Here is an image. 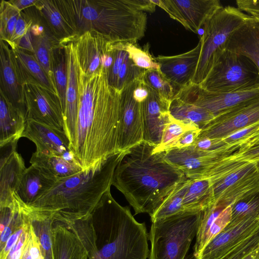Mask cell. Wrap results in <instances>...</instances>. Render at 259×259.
<instances>
[{
  "label": "cell",
  "instance_id": "cell-44",
  "mask_svg": "<svg viewBox=\"0 0 259 259\" xmlns=\"http://www.w3.org/2000/svg\"><path fill=\"white\" fill-rule=\"evenodd\" d=\"M121 42H112L113 62L110 68L107 71L108 82L115 89L119 72L127 54L122 48Z\"/></svg>",
  "mask_w": 259,
  "mask_h": 259
},
{
  "label": "cell",
  "instance_id": "cell-31",
  "mask_svg": "<svg viewBox=\"0 0 259 259\" xmlns=\"http://www.w3.org/2000/svg\"><path fill=\"white\" fill-rule=\"evenodd\" d=\"M30 163L38 166L46 173L58 180L68 178L83 170L74 156L47 155L35 151L32 155Z\"/></svg>",
  "mask_w": 259,
  "mask_h": 259
},
{
  "label": "cell",
  "instance_id": "cell-34",
  "mask_svg": "<svg viewBox=\"0 0 259 259\" xmlns=\"http://www.w3.org/2000/svg\"><path fill=\"white\" fill-rule=\"evenodd\" d=\"M171 116L178 120L190 123L202 129L215 116L207 110L174 97L169 106Z\"/></svg>",
  "mask_w": 259,
  "mask_h": 259
},
{
  "label": "cell",
  "instance_id": "cell-40",
  "mask_svg": "<svg viewBox=\"0 0 259 259\" xmlns=\"http://www.w3.org/2000/svg\"><path fill=\"white\" fill-rule=\"evenodd\" d=\"M21 11L9 1L2 0L0 7V40L9 43Z\"/></svg>",
  "mask_w": 259,
  "mask_h": 259
},
{
  "label": "cell",
  "instance_id": "cell-18",
  "mask_svg": "<svg viewBox=\"0 0 259 259\" xmlns=\"http://www.w3.org/2000/svg\"><path fill=\"white\" fill-rule=\"evenodd\" d=\"M258 229L259 218L248 219L233 226H227L194 259H222Z\"/></svg>",
  "mask_w": 259,
  "mask_h": 259
},
{
  "label": "cell",
  "instance_id": "cell-46",
  "mask_svg": "<svg viewBox=\"0 0 259 259\" xmlns=\"http://www.w3.org/2000/svg\"><path fill=\"white\" fill-rule=\"evenodd\" d=\"M224 159L227 161L256 162L259 161V146L248 148H239Z\"/></svg>",
  "mask_w": 259,
  "mask_h": 259
},
{
  "label": "cell",
  "instance_id": "cell-24",
  "mask_svg": "<svg viewBox=\"0 0 259 259\" xmlns=\"http://www.w3.org/2000/svg\"><path fill=\"white\" fill-rule=\"evenodd\" d=\"M59 181L38 166L31 164L26 168L14 195L27 205H30L50 190Z\"/></svg>",
  "mask_w": 259,
  "mask_h": 259
},
{
  "label": "cell",
  "instance_id": "cell-23",
  "mask_svg": "<svg viewBox=\"0 0 259 259\" xmlns=\"http://www.w3.org/2000/svg\"><path fill=\"white\" fill-rule=\"evenodd\" d=\"M0 89L13 105L23 112L25 117L23 105L22 84L15 56L9 45L3 40H0Z\"/></svg>",
  "mask_w": 259,
  "mask_h": 259
},
{
  "label": "cell",
  "instance_id": "cell-30",
  "mask_svg": "<svg viewBox=\"0 0 259 259\" xmlns=\"http://www.w3.org/2000/svg\"><path fill=\"white\" fill-rule=\"evenodd\" d=\"M24 207L38 239L44 259H54L53 228L55 222L54 212L34 208L25 204Z\"/></svg>",
  "mask_w": 259,
  "mask_h": 259
},
{
  "label": "cell",
  "instance_id": "cell-28",
  "mask_svg": "<svg viewBox=\"0 0 259 259\" xmlns=\"http://www.w3.org/2000/svg\"><path fill=\"white\" fill-rule=\"evenodd\" d=\"M34 7L59 41L71 40L77 36L57 0H37Z\"/></svg>",
  "mask_w": 259,
  "mask_h": 259
},
{
  "label": "cell",
  "instance_id": "cell-19",
  "mask_svg": "<svg viewBox=\"0 0 259 259\" xmlns=\"http://www.w3.org/2000/svg\"><path fill=\"white\" fill-rule=\"evenodd\" d=\"M201 41L189 51L177 55L155 58L159 70L173 85L177 93L189 85L193 78L201 51Z\"/></svg>",
  "mask_w": 259,
  "mask_h": 259
},
{
  "label": "cell",
  "instance_id": "cell-43",
  "mask_svg": "<svg viewBox=\"0 0 259 259\" xmlns=\"http://www.w3.org/2000/svg\"><path fill=\"white\" fill-rule=\"evenodd\" d=\"M145 70L135 65L127 54L119 72L115 89L121 92L127 84L140 77Z\"/></svg>",
  "mask_w": 259,
  "mask_h": 259
},
{
  "label": "cell",
  "instance_id": "cell-7",
  "mask_svg": "<svg viewBox=\"0 0 259 259\" xmlns=\"http://www.w3.org/2000/svg\"><path fill=\"white\" fill-rule=\"evenodd\" d=\"M249 15L232 6L221 7L206 21L200 40L201 51L191 83L201 84L226 50L230 35Z\"/></svg>",
  "mask_w": 259,
  "mask_h": 259
},
{
  "label": "cell",
  "instance_id": "cell-45",
  "mask_svg": "<svg viewBox=\"0 0 259 259\" xmlns=\"http://www.w3.org/2000/svg\"><path fill=\"white\" fill-rule=\"evenodd\" d=\"M33 22L32 18L22 11L18 19L14 33L8 44L12 49H15L20 39L27 33Z\"/></svg>",
  "mask_w": 259,
  "mask_h": 259
},
{
  "label": "cell",
  "instance_id": "cell-14",
  "mask_svg": "<svg viewBox=\"0 0 259 259\" xmlns=\"http://www.w3.org/2000/svg\"><path fill=\"white\" fill-rule=\"evenodd\" d=\"M186 29L197 33L206 21L222 7L218 0H152Z\"/></svg>",
  "mask_w": 259,
  "mask_h": 259
},
{
  "label": "cell",
  "instance_id": "cell-13",
  "mask_svg": "<svg viewBox=\"0 0 259 259\" xmlns=\"http://www.w3.org/2000/svg\"><path fill=\"white\" fill-rule=\"evenodd\" d=\"M136 80L127 84L120 93L117 142L120 152L144 141L142 103L133 96Z\"/></svg>",
  "mask_w": 259,
  "mask_h": 259
},
{
  "label": "cell",
  "instance_id": "cell-9",
  "mask_svg": "<svg viewBox=\"0 0 259 259\" xmlns=\"http://www.w3.org/2000/svg\"><path fill=\"white\" fill-rule=\"evenodd\" d=\"M229 146L223 149L206 151L190 146L174 148L164 152L165 158L189 179L207 178L215 174L225 165L224 159L237 151Z\"/></svg>",
  "mask_w": 259,
  "mask_h": 259
},
{
  "label": "cell",
  "instance_id": "cell-21",
  "mask_svg": "<svg viewBox=\"0 0 259 259\" xmlns=\"http://www.w3.org/2000/svg\"><path fill=\"white\" fill-rule=\"evenodd\" d=\"M22 137L28 139L35 144L37 153L75 157L70 150L69 140L63 131L28 120Z\"/></svg>",
  "mask_w": 259,
  "mask_h": 259
},
{
  "label": "cell",
  "instance_id": "cell-56",
  "mask_svg": "<svg viewBox=\"0 0 259 259\" xmlns=\"http://www.w3.org/2000/svg\"><path fill=\"white\" fill-rule=\"evenodd\" d=\"M242 259H259V247L247 254Z\"/></svg>",
  "mask_w": 259,
  "mask_h": 259
},
{
  "label": "cell",
  "instance_id": "cell-54",
  "mask_svg": "<svg viewBox=\"0 0 259 259\" xmlns=\"http://www.w3.org/2000/svg\"><path fill=\"white\" fill-rule=\"evenodd\" d=\"M9 2L20 11L35 6L37 0H10Z\"/></svg>",
  "mask_w": 259,
  "mask_h": 259
},
{
  "label": "cell",
  "instance_id": "cell-35",
  "mask_svg": "<svg viewBox=\"0 0 259 259\" xmlns=\"http://www.w3.org/2000/svg\"><path fill=\"white\" fill-rule=\"evenodd\" d=\"M191 179L180 183L150 216L151 222L164 219L184 212L183 199Z\"/></svg>",
  "mask_w": 259,
  "mask_h": 259
},
{
  "label": "cell",
  "instance_id": "cell-36",
  "mask_svg": "<svg viewBox=\"0 0 259 259\" xmlns=\"http://www.w3.org/2000/svg\"><path fill=\"white\" fill-rule=\"evenodd\" d=\"M52 68L55 85L63 112L66 103L68 72L65 50L60 42L53 51Z\"/></svg>",
  "mask_w": 259,
  "mask_h": 259
},
{
  "label": "cell",
  "instance_id": "cell-39",
  "mask_svg": "<svg viewBox=\"0 0 259 259\" xmlns=\"http://www.w3.org/2000/svg\"><path fill=\"white\" fill-rule=\"evenodd\" d=\"M142 78L147 85L154 90L163 99L171 103L177 91L159 69L145 70Z\"/></svg>",
  "mask_w": 259,
  "mask_h": 259
},
{
  "label": "cell",
  "instance_id": "cell-20",
  "mask_svg": "<svg viewBox=\"0 0 259 259\" xmlns=\"http://www.w3.org/2000/svg\"><path fill=\"white\" fill-rule=\"evenodd\" d=\"M147 87L149 95L142 103L144 141L157 147L164 128L172 118L169 110L170 103Z\"/></svg>",
  "mask_w": 259,
  "mask_h": 259
},
{
  "label": "cell",
  "instance_id": "cell-57",
  "mask_svg": "<svg viewBox=\"0 0 259 259\" xmlns=\"http://www.w3.org/2000/svg\"><path fill=\"white\" fill-rule=\"evenodd\" d=\"M259 146V137L251 140L244 146L240 148H248Z\"/></svg>",
  "mask_w": 259,
  "mask_h": 259
},
{
  "label": "cell",
  "instance_id": "cell-48",
  "mask_svg": "<svg viewBox=\"0 0 259 259\" xmlns=\"http://www.w3.org/2000/svg\"><path fill=\"white\" fill-rule=\"evenodd\" d=\"M195 148L206 151H214L228 146L222 139H211L208 138H197L192 145Z\"/></svg>",
  "mask_w": 259,
  "mask_h": 259
},
{
  "label": "cell",
  "instance_id": "cell-52",
  "mask_svg": "<svg viewBox=\"0 0 259 259\" xmlns=\"http://www.w3.org/2000/svg\"><path fill=\"white\" fill-rule=\"evenodd\" d=\"M128 2L138 10L152 13L155 10L156 5L152 0H127Z\"/></svg>",
  "mask_w": 259,
  "mask_h": 259
},
{
  "label": "cell",
  "instance_id": "cell-1",
  "mask_svg": "<svg viewBox=\"0 0 259 259\" xmlns=\"http://www.w3.org/2000/svg\"><path fill=\"white\" fill-rule=\"evenodd\" d=\"M77 80L79 108L74 155L85 170L120 152L117 142L121 92L109 84L104 68L87 75L78 64Z\"/></svg>",
  "mask_w": 259,
  "mask_h": 259
},
{
  "label": "cell",
  "instance_id": "cell-29",
  "mask_svg": "<svg viewBox=\"0 0 259 259\" xmlns=\"http://www.w3.org/2000/svg\"><path fill=\"white\" fill-rule=\"evenodd\" d=\"M26 168L23 159L16 151L0 162V206L14 201L13 194Z\"/></svg>",
  "mask_w": 259,
  "mask_h": 259
},
{
  "label": "cell",
  "instance_id": "cell-53",
  "mask_svg": "<svg viewBox=\"0 0 259 259\" xmlns=\"http://www.w3.org/2000/svg\"><path fill=\"white\" fill-rule=\"evenodd\" d=\"M16 47H18L23 50H27L32 53H33L32 37L30 33V28L27 32V33L20 39Z\"/></svg>",
  "mask_w": 259,
  "mask_h": 259
},
{
  "label": "cell",
  "instance_id": "cell-11",
  "mask_svg": "<svg viewBox=\"0 0 259 259\" xmlns=\"http://www.w3.org/2000/svg\"><path fill=\"white\" fill-rule=\"evenodd\" d=\"M258 192L259 174L256 163L248 162L212 185L209 205L218 203L225 207L232 206Z\"/></svg>",
  "mask_w": 259,
  "mask_h": 259
},
{
  "label": "cell",
  "instance_id": "cell-49",
  "mask_svg": "<svg viewBox=\"0 0 259 259\" xmlns=\"http://www.w3.org/2000/svg\"><path fill=\"white\" fill-rule=\"evenodd\" d=\"M200 132V128L187 131L181 137L171 149H182L191 146L198 138Z\"/></svg>",
  "mask_w": 259,
  "mask_h": 259
},
{
  "label": "cell",
  "instance_id": "cell-41",
  "mask_svg": "<svg viewBox=\"0 0 259 259\" xmlns=\"http://www.w3.org/2000/svg\"><path fill=\"white\" fill-rule=\"evenodd\" d=\"M122 48L127 53L129 58L137 67L145 70L159 69V65L149 53L137 47L135 44L121 42Z\"/></svg>",
  "mask_w": 259,
  "mask_h": 259
},
{
  "label": "cell",
  "instance_id": "cell-6",
  "mask_svg": "<svg viewBox=\"0 0 259 259\" xmlns=\"http://www.w3.org/2000/svg\"><path fill=\"white\" fill-rule=\"evenodd\" d=\"M202 211H184L152 222L149 259H185L196 236Z\"/></svg>",
  "mask_w": 259,
  "mask_h": 259
},
{
  "label": "cell",
  "instance_id": "cell-8",
  "mask_svg": "<svg viewBox=\"0 0 259 259\" xmlns=\"http://www.w3.org/2000/svg\"><path fill=\"white\" fill-rule=\"evenodd\" d=\"M199 85L211 92L228 93L259 88V70L245 56L226 50Z\"/></svg>",
  "mask_w": 259,
  "mask_h": 259
},
{
  "label": "cell",
  "instance_id": "cell-51",
  "mask_svg": "<svg viewBox=\"0 0 259 259\" xmlns=\"http://www.w3.org/2000/svg\"><path fill=\"white\" fill-rule=\"evenodd\" d=\"M237 8L251 15H259V0H237Z\"/></svg>",
  "mask_w": 259,
  "mask_h": 259
},
{
  "label": "cell",
  "instance_id": "cell-26",
  "mask_svg": "<svg viewBox=\"0 0 259 259\" xmlns=\"http://www.w3.org/2000/svg\"><path fill=\"white\" fill-rule=\"evenodd\" d=\"M26 124L23 112L0 89V146L22 137Z\"/></svg>",
  "mask_w": 259,
  "mask_h": 259
},
{
  "label": "cell",
  "instance_id": "cell-4",
  "mask_svg": "<svg viewBox=\"0 0 259 259\" xmlns=\"http://www.w3.org/2000/svg\"><path fill=\"white\" fill-rule=\"evenodd\" d=\"M124 152L111 155L95 167L58 181L28 206L54 211L55 221L63 224L88 217L110 190L115 170Z\"/></svg>",
  "mask_w": 259,
  "mask_h": 259
},
{
  "label": "cell",
  "instance_id": "cell-42",
  "mask_svg": "<svg viewBox=\"0 0 259 259\" xmlns=\"http://www.w3.org/2000/svg\"><path fill=\"white\" fill-rule=\"evenodd\" d=\"M259 137V121L221 138L228 146L238 149Z\"/></svg>",
  "mask_w": 259,
  "mask_h": 259
},
{
  "label": "cell",
  "instance_id": "cell-15",
  "mask_svg": "<svg viewBox=\"0 0 259 259\" xmlns=\"http://www.w3.org/2000/svg\"><path fill=\"white\" fill-rule=\"evenodd\" d=\"M71 40L78 66L87 75L98 72L111 55L113 42L96 30L87 31Z\"/></svg>",
  "mask_w": 259,
  "mask_h": 259
},
{
  "label": "cell",
  "instance_id": "cell-58",
  "mask_svg": "<svg viewBox=\"0 0 259 259\" xmlns=\"http://www.w3.org/2000/svg\"><path fill=\"white\" fill-rule=\"evenodd\" d=\"M256 167H257V171H258V174H259V161H257L256 162Z\"/></svg>",
  "mask_w": 259,
  "mask_h": 259
},
{
  "label": "cell",
  "instance_id": "cell-16",
  "mask_svg": "<svg viewBox=\"0 0 259 259\" xmlns=\"http://www.w3.org/2000/svg\"><path fill=\"white\" fill-rule=\"evenodd\" d=\"M259 121V98L216 116L198 138L221 139Z\"/></svg>",
  "mask_w": 259,
  "mask_h": 259
},
{
  "label": "cell",
  "instance_id": "cell-55",
  "mask_svg": "<svg viewBox=\"0 0 259 259\" xmlns=\"http://www.w3.org/2000/svg\"><path fill=\"white\" fill-rule=\"evenodd\" d=\"M29 235L26 242L21 259H36L31 251Z\"/></svg>",
  "mask_w": 259,
  "mask_h": 259
},
{
  "label": "cell",
  "instance_id": "cell-12",
  "mask_svg": "<svg viewBox=\"0 0 259 259\" xmlns=\"http://www.w3.org/2000/svg\"><path fill=\"white\" fill-rule=\"evenodd\" d=\"M175 97L203 108L215 117L225 112L259 98V88L228 93L211 92L191 83L180 90Z\"/></svg>",
  "mask_w": 259,
  "mask_h": 259
},
{
  "label": "cell",
  "instance_id": "cell-25",
  "mask_svg": "<svg viewBox=\"0 0 259 259\" xmlns=\"http://www.w3.org/2000/svg\"><path fill=\"white\" fill-rule=\"evenodd\" d=\"M30 33L33 54L57 90L52 68V54L54 48L60 44V41L54 36L47 25H42L40 21L36 22L34 19L30 27Z\"/></svg>",
  "mask_w": 259,
  "mask_h": 259
},
{
  "label": "cell",
  "instance_id": "cell-47",
  "mask_svg": "<svg viewBox=\"0 0 259 259\" xmlns=\"http://www.w3.org/2000/svg\"><path fill=\"white\" fill-rule=\"evenodd\" d=\"M27 222L24 231H23L17 242L9 252L6 259H21L30 228V224L27 215Z\"/></svg>",
  "mask_w": 259,
  "mask_h": 259
},
{
  "label": "cell",
  "instance_id": "cell-38",
  "mask_svg": "<svg viewBox=\"0 0 259 259\" xmlns=\"http://www.w3.org/2000/svg\"><path fill=\"white\" fill-rule=\"evenodd\" d=\"M251 218H259V192L232 205L231 220L227 226H233Z\"/></svg>",
  "mask_w": 259,
  "mask_h": 259
},
{
  "label": "cell",
  "instance_id": "cell-22",
  "mask_svg": "<svg viewBox=\"0 0 259 259\" xmlns=\"http://www.w3.org/2000/svg\"><path fill=\"white\" fill-rule=\"evenodd\" d=\"M226 50L249 58L259 70V15H251L230 35Z\"/></svg>",
  "mask_w": 259,
  "mask_h": 259
},
{
  "label": "cell",
  "instance_id": "cell-3",
  "mask_svg": "<svg viewBox=\"0 0 259 259\" xmlns=\"http://www.w3.org/2000/svg\"><path fill=\"white\" fill-rule=\"evenodd\" d=\"M145 141L124 152L115 170L112 185L124 196L135 214L150 217L180 183L185 175L169 162L164 152Z\"/></svg>",
  "mask_w": 259,
  "mask_h": 259
},
{
  "label": "cell",
  "instance_id": "cell-17",
  "mask_svg": "<svg viewBox=\"0 0 259 259\" xmlns=\"http://www.w3.org/2000/svg\"><path fill=\"white\" fill-rule=\"evenodd\" d=\"M64 47L66 56L68 79L66 103L63 111L64 131L74 154L77 138V119L79 108V93L77 80L78 62L72 40L60 41Z\"/></svg>",
  "mask_w": 259,
  "mask_h": 259
},
{
  "label": "cell",
  "instance_id": "cell-2",
  "mask_svg": "<svg viewBox=\"0 0 259 259\" xmlns=\"http://www.w3.org/2000/svg\"><path fill=\"white\" fill-rule=\"evenodd\" d=\"M79 237L88 259H148L150 249L145 223L119 204L110 190L87 217L64 224Z\"/></svg>",
  "mask_w": 259,
  "mask_h": 259
},
{
  "label": "cell",
  "instance_id": "cell-32",
  "mask_svg": "<svg viewBox=\"0 0 259 259\" xmlns=\"http://www.w3.org/2000/svg\"><path fill=\"white\" fill-rule=\"evenodd\" d=\"M12 50L22 84L27 82L37 83L59 96L57 90L33 54L27 53L18 47Z\"/></svg>",
  "mask_w": 259,
  "mask_h": 259
},
{
  "label": "cell",
  "instance_id": "cell-10",
  "mask_svg": "<svg viewBox=\"0 0 259 259\" xmlns=\"http://www.w3.org/2000/svg\"><path fill=\"white\" fill-rule=\"evenodd\" d=\"M26 121L32 120L64 131V118L59 97L44 87L27 82L22 84Z\"/></svg>",
  "mask_w": 259,
  "mask_h": 259
},
{
  "label": "cell",
  "instance_id": "cell-33",
  "mask_svg": "<svg viewBox=\"0 0 259 259\" xmlns=\"http://www.w3.org/2000/svg\"><path fill=\"white\" fill-rule=\"evenodd\" d=\"M215 182L213 176L191 179L183 199L184 211L198 212L207 208L211 203L212 187Z\"/></svg>",
  "mask_w": 259,
  "mask_h": 259
},
{
  "label": "cell",
  "instance_id": "cell-50",
  "mask_svg": "<svg viewBox=\"0 0 259 259\" xmlns=\"http://www.w3.org/2000/svg\"><path fill=\"white\" fill-rule=\"evenodd\" d=\"M24 212L26 215V222L23 226L19 229L14 232L8 239L7 243L2 251H0V259H6L9 252L17 242L19 237L24 230L25 227L27 222V217L23 205Z\"/></svg>",
  "mask_w": 259,
  "mask_h": 259
},
{
  "label": "cell",
  "instance_id": "cell-5",
  "mask_svg": "<svg viewBox=\"0 0 259 259\" xmlns=\"http://www.w3.org/2000/svg\"><path fill=\"white\" fill-rule=\"evenodd\" d=\"M77 36L92 30L112 42L136 44L145 35L147 15L127 0H57Z\"/></svg>",
  "mask_w": 259,
  "mask_h": 259
},
{
  "label": "cell",
  "instance_id": "cell-37",
  "mask_svg": "<svg viewBox=\"0 0 259 259\" xmlns=\"http://www.w3.org/2000/svg\"><path fill=\"white\" fill-rule=\"evenodd\" d=\"M196 128H200L194 124L177 120L172 117L164 129L160 144L155 147L154 151L161 152L172 148L184 133Z\"/></svg>",
  "mask_w": 259,
  "mask_h": 259
},
{
  "label": "cell",
  "instance_id": "cell-27",
  "mask_svg": "<svg viewBox=\"0 0 259 259\" xmlns=\"http://www.w3.org/2000/svg\"><path fill=\"white\" fill-rule=\"evenodd\" d=\"M54 259H88V253L77 235L62 223L53 228Z\"/></svg>",
  "mask_w": 259,
  "mask_h": 259
}]
</instances>
